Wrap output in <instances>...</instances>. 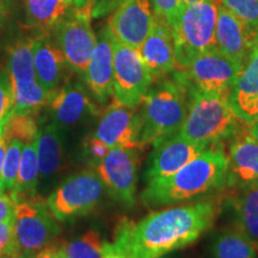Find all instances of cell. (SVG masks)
Segmentation results:
<instances>
[{"instance_id": "40", "label": "cell", "mask_w": 258, "mask_h": 258, "mask_svg": "<svg viewBox=\"0 0 258 258\" xmlns=\"http://www.w3.org/2000/svg\"><path fill=\"white\" fill-rule=\"evenodd\" d=\"M8 141L3 135L0 138V178H2V172H3V166H4V160H5V154H6V148H8Z\"/></svg>"}, {"instance_id": "7", "label": "cell", "mask_w": 258, "mask_h": 258, "mask_svg": "<svg viewBox=\"0 0 258 258\" xmlns=\"http://www.w3.org/2000/svg\"><path fill=\"white\" fill-rule=\"evenodd\" d=\"M243 67L220 50L212 49L196 56L188 66L177 71L191 92L227 97Z\"/></svg>"}, {"instance_id": "1", "label": "cell", "mask_w": 258, "mask_h": 258, "mask_svg": "<svg viewBox=\"0 0 258 258\" xmlns=\"http://www.w3.org/2000/svg\"><path fill=\"white\" fill-rule=\"evenodd\" d=\"M221 201L207 199L153 212L140 221H124L112 251L129 258H160L199 239L214 225Z\"/></svg>"}, {"instance_id": "29", "label": "cell", "mask_w": 258, "mask_h": 258, "mask_svg": "<svg viewBox=\"0 0 258 258\" xmlns=\"http://www.w3.org/2000/svg\"><path fill=\"white\" fill-rule=\"evenodd\" d=\"M38 123L36 114H12L4 129L6 141L17 139L24 145L34 143L38 138Z\"/></svg>"}, {"instance_id": "30", "label": "cell", "mask_w": 258, "mask_h": 258, "mask_svg": "<svg viewBox=\"0 0 258 258\" xmlns=\"http://www.w3.org/2000/svg\"><path fill=\"white\" fill-rule=\"evenodd\" d=\"M24 144L17 139L9 140L8 148H6L4 166H3L2 178H0V190L10 194L15 188L17 180L19 165H21L22 151Z\"/></svg>"}, {"instance_id": "42", "label": "cell", "mask_w": 258, "mask_h": 258, "mask_svg": "<svg viewBox=\"0 0 258 258\" xmlns=\"http://www.w3.org/2000/svg\"><path fill=\"white\" fill-rule=\"evenodd\" d=\"M104 258H129V257L123 256V254H120V253L114 252V251H112V252H110L109 254H106Z\"/></svg>"}, {"instance_id": "44", "label": "cell", "mask_w": 258, "mask_h": 258, "mask_svg": "<svg viewBox=\"0 0 258 258\" xmlns=\"http://www.w3.org/2000/svg\"><path fill=\"white\" fill-rule=\"evenodd\" d=\"M256 120H258V101L256 103V106H254V111H253V121H256Z\"/></svg>"}, {"instance_id": "10", "label": "cell", "mask_w": 258, "mask_h": 258, "mask_svg": "<svg viewBox=\"0 0 258 258\" xmlns=\"http://www.w3.org/2000/svg\"><path fill=\"white\" fill-rule=\"evenodd\" d=\"M55 42L62 51L69 69L84 76L97 43L91 25V14L73 10L56 25Z\"/></svg>"}, {"instance_id": "13", "label": "cell", "mask_w": 258, "mask_h": 258, "mask_svg": "<svg viewBox=\"0 0 258 258\" xmlns=\"http://www.w3.org/2000/svg\"><path fill=\"white\" fill-rule=\"evenodd\" d=\"M141 115L138 106H128L114 102L103 112L95 133L96 138L109 147H140L139 135Z\"/></svg>"}, {"instance_id": "15", "label": "cell", "mask_w": 258, "mask_h": 258, "mask_svg": "<svg viewBox=\"0 0 258 258\" xmlns=\"http://www.w3.org/2000/svg\"><path fill=\"white\" fill-rule=\"evenodd\" d=\"M138 50L152 74L153 82L177 70L172 28L157 14L150 34Z\"/></svg>"}, {"instance_id": "28", "label": "cell", "mask_w": 258, "mask_h": 258, "mask_svg": "<svg viewBox=\"0 0 258 258\" xmlns=\"http://www.w3.org/2000/svg\"><path fill=\"white\" fill-rule=\"evenodd\" d=\"M63 258H104L112 252L111 244L105 243L98 232L89 231L69 243L61 244Z\"/></svg>"}, {"instance_id": "37", "label": "cell", "mask_w": 258, "mask_h": 258, "mask_svg": "<svg viewBox=\"0 0 258 258\" xmlns=\"http://www.w3.org/2000/svg\"><path fill=\"white\" fill-rule=\"evenodd\" d=\"M32 258H63L61 245L51 241V243L46 245L43 249L38 251L37 253H35Z\"/></svg>"}, {"instance_id": "19", "label": "cell", "mask_w": 258, "mask_h": 258, "mask_svg": "<svg viewBox=\"0 0 258 258\" xmlns=\"http://www.w3.org/2000/svg\"><path fill=\"white\" fill-rule=\"evenodd\" d=\"M54 123L62 127L77 124L88 115H97L98 109L80 83L64 80L49 102Z\"/></svg>"}, {"instance_id": "20", "label": "cell", "mask_w": 258, "mask_h": 258, "mask_svg": "<svg viewBox=\"0 0 258 258\" xmlns=\"http://www.w3.org/2000/svg\"><path fill=\"white\" fill-rule=\"evenodd\" d=\"M258 101V32L252 53L241 69L232 86L228 102L235 116L241 122L250 123L253 121V111Z\"/></svg>"}, {"instance_id": "32", "label": "cell", "mask_w": 258, "mask_h": 258, "mask_svg": "<svg viewBox=\"0 0 258 258\" xmlns=\"http://www.w3.org/2000/svg\"><path fill=\"white\" fill-rule=\"evenodd\" d=\"M14 108V89L9 73L0 71V135H4L5 125Z\"/></svg>"}, {"instance_id": "21", "label": "cell", "mask_w": 258, "mask_h": 258, "mask_svg": "<svg viewBox=\"0 0 258 258\" xmlns=\"http://www.w3.org/2000/svg\"><path fill=\"white\" fill-rule=\"evenodd\" d=\"M34 67L38 83L47 91L55 92L64 82L69 66L56 42L47 34L34 40Z\"/></svg>"}, {"instance_id": "41", "label": "cell", "mask_w": 258, "mask_h": 258, "mask_svg": "<svg viewBox=\"0 0 258 258\" xmlns=\"http://www.w3.org/2000/svg\"><path fill=\"white\" fill-rule=\"evenodd\" d=\"M246 129L250 137L258 143V120L251 122V123H246Z\"/></svg>"}, {"instance_id": "26", "label": "cell", "mask_w": 258, "mask_h": 258, "mask_svg": "<svg viewBox=\"0 0 258 258\" xmlns=\"http://www.w3.org/2000/svg\"><path fill=\"white\" fill-rule=\"evenodd\" d=\"M233 200L237 226L258 250V182L240 188Z\"/></svg>"}, {"instance_id": "22", "label": "cell", "mask_w": 258, "mask_h": 258, "mask_svg": "<svg viewBox=\"0 0 258 258\" xmlns=\"http://www.w3.org/2000/svg\"><path fill=\"white\" fill-rule=\"evenodd\" d=\"M24 4L25 21L29 27L48 31L69 15V0H22Z\"/></svg>"}, {"instance_id": "34", "label": "cell", "mask_w": 258, "mask_h": 258, "mask_svg": "<svg viewBox=\"0 0 258 258\" xmlns=\"http://www.w3.org/2000/svg\"><path fill=\"white\" fill-rule=\"evenodd\" d=\"M110 151V147L106 145L101 139L91 135L84 143V158L92 165H98L103 158Z\"/></svg>"}, {"instance_id": "5", "label": "cell", "mask_w": 258, "mask_h": 258, "mask_svg": "<svg viewBox=\"0 0 258 258\" xmlns=\"http://www.w3.org/2000/svg\"><path fill=\"white\" fill-rule=\"evenodd\" d=\"M218 4V0H202L183 5L172 27L177 71L188 66L196 56L218 48L215 41Z\"/></svg>"}, {"instance_id": "24", "label": "cell", "mask_w": 258, "mask_h": 258, "mask_svg": "<svg viewBox=\"0 0 258 258\" xmlns=\"http://www.w3.org/2000/svg\"><path fill=\"white\" fill-rule=\"evenodd\" d=\"M12 86L38 82L34 67V40L16 41L8 49V71Z\"/></svg>"}, {"instance_id": "12", "label": "cell", "mask_w": 258, "mask_h": 258, "mask_svg": "<svg viewBox=\"0 0 258 258\" xmlns=\"http://www.w3.org/2000/svg\"><path fill=\"white\" fill-rule=\"evenodd\" d=\"M154 19L156 11L151 0H121L108 27L116 40L139 49L150 34Z\"/></svg>"}, {"instance_id": "23", "label": "cell", "mask_w": 258, "mask_h": 258, "mask_svg": "<svg viewBox=\"0 0 258 258\" xmlns=\"http://www.w3.org/2000/svg\"><path fill=\"white\" fill-rule=\"evenodd\" d=\"M38 160H37V139L31 144L24 145L22 151L21 165L15 188L10 192L15 203L37 199L38 182Z\"/></svg>"}, {"instance_id": "14", "label": "cell", "mask_w": 258, "mask_h": 258, "mask_svg": "<svg viewBox=\"0 0 258 258\" xmlns=\"http://www.w3.org/2000/svg\"><path fill=\"white\" fill-rule=\"evenodd\" d=\"M256 35L249 25L219 2L215 41L222 54L244 67L252 53Z\"/></svg>"}, {"instance_id": "27", "label": "cell", "mask_w": 258, "mask_h": 258, "mask_svg": "<svg viewBox=\"0 0 258 258\" xmlns=\"http://www.w3.org/2000/svg\"><path fill=\"white\" fill-rule=\"evenodd\" d=\"M257 247L237 225L225 228L215 238L211 258H256Z\"/></svg>"}, {"instance_id": "4", "label": "cell", "mask_w": 258, "mask_h": 258, "mask_svg": "<svg viewBox=\"0 0 258 258\" xmlns=\"http://www.w3.org/2000/svg\"><path fill=\"white\" fill-rule=\"evenodd\" d=\"M240 122L227 97L191 91L188 114L177 134L190 143L209 147L233 137Z\"/></svg>"}, {"instance_id": "31", "label": "cell", "mask_w": 258, "mask_h": 258, "mask_svg": "<svg viewBox=\"0 0 258 258\" xmlns=\"http://www.w3.org/2000/svg\"><path fill=\"white\" fill-rule=\"evenodd\" d=\"M232 14L258 32V0H219Z\"/></svg>"}, {"instance_id": "16", "label": "cell", "mask_w": 258, "mask_h": 258, "mask_svg": "<svg viewBox=\"0 0 258 258\" xmlns=\"http://www.w3.org/2000/svg\"><path fill=\"white\" fill-rule=\"evenodd\" d=\"M153 146L154 152L151 154L146 171L147 182L172 176L202 151L208 148L186 141L178 134L157 141Z\"/></svg>"}, {"instance_id": "38", "label": "cell", "mask_w": 258, "mask_h": 258, "mask_svg": "<svg viewBox=\"0 0 258 258\" xmlns=\"http://www.w3.org/2000/svg\"><path fill=\"white\" fill-rule=\"evenodd\" d=\"M71 8L77 11L88 12L92 15V9L95 5V0H69Z\"/></svg>"}, {"instance_id": "36", "label": "cell", "mask_w": 258, "mask_h": 258, "mask_svg": "<svg viewBox=\"0 0 258 258\" xmlns=\"http://www.w3.org/2000/svg\"><path fill=\"white\" fill-rule=\"evenodd\" d=\"M16 203L11 195L0 190V222L15 215Z\"/></svg>"}, {"instance_id": "8", "label": "cell", "mask_w": 258, "mask_h": 258, "mask_svg": "<svg viewBox=\"0 0 258 258\" xmlns=\"http://www.w3.org/2000/svg\"><path fill=\"white\" fill-rule=\"evenodd\" d=\"M60 233V226L47 203L40 199L16 203L15 234L19 252L32 258Z\"/></svg>"}, {"instance_id": "43", "label": "cell", "mask_w": 258, "mask_h": 258, "mask_svg": "<svg viewBox=\"0 0 258 258\" xmlns=\"http://www.w3.org/2000/svg\"><path fill=\"white\" fill-rule=\"evenodd\" d=\"M199 2H202V0H182V4L183 5H191V4H195V3H199Z\"/></svg>"}, {"instance_id": "33", "label": "cell", "mask_w": 258, "mask_h": 258, "mask_svg": "<svg viewBox=\"0 0 258 258\" xmlns=\"http://www.w3.org/2000/svg\"><path fill=\"white\" fill-rule=\"evenodd\" d=\"M19 252L15 234V215L0 222V258L14 257Z\"/></svg>"}, {"instance_id": "3", "label": "cell", "mask_w": 258, "mask_h": 258, "mask_svg": "<svg viewBox=\"0 0 258 258\" xmlns=\"http://www.w3.org/2000/svg\"><path fill=\"white\" fill-rule=\"evenodd\" d=\"M190 92L173 72L172 78L158 79L141 102L139 145L146 146L177 134L188 114Z\"/></svg>"}, {"instance_id": "18", "label": "cell", "mask_w": 258, "mask_h": 258, "mask_svg": "<svg viewBox=\"0 0 258 258\" xmlns=\"http://www.w3.org/2000/svg\"><path fill=\"white\" fill-rule=\"evenodd\" d=\"M258 182V143L247 133L246 123L239 125L230 145L227 186L240 189Z\"/></svg>"}, {"instance_id": "2", "label": "cell", "mask_w": 258, "mask_h": 258, "mask_svg": "<svg viewBox=\"0 0 258 258\" xmlns=\"http://www.w3.org/2000/svg\"><path fill=\"white\" fill-rule=\"evenodd\" d=\"M228 156L224 147H208L172 176L151 180L141 200L147 207L188 202L227 184Z\"/></svg>"}, {"instance_id": "17", "label": "cell", "mask_w": 258, "mask_h": 258, "mask_svg": "<svg viewBox=\"0 0 258 258\" xmlns=\"http://www.w3.org/2000/svg\"><path fill=\"white\" fill-rule=\"evenodd\" d=\"M90 91L99 103L114 93V35L108 25L99 31L97 43L84 74Z\"/></svg>"}, {"instance_id": "45", "label": "cell", "mask_w": 258, "mask_h": 258, "mask_svg": "<svg viewBox=\"0 0 258 258\" xmlns=\"http://www.w3.org/2000/svg\"><path fill=\"white\" fill-rule=\"evenodd\" d=\"M6 258H29V257L24 256V254H17V256H14V257H6Z\"/></svg>"}, {"instance_id": "25", "label": "cell", "mask_w": 258, "mask_h": 258, "mask_svg": "<svg viewBox=\"0 0 258 258\" xmlns=\"http://www.w3.org/2000/svg\"><path fill=\"white\" fill-rule=\"evenodd\" d=\"M62 157V132L54 122L41 129L37 138L38 172L42 177L51 176L59 170Z\"/></svg>"}, {"instance_id": "39", "label": "cell", "mask_w": 258, "mask_h": 258, "mask_svg": "<svg viewBox=\"0 0 258 258\" xmlns=\"http://www.w3.org/2000/svg\"><path fill=\"white\" fill-rule=\"evenodd\" d=\"M9 18V8L5 0H0V29L6 24Z\"/></svg>"}, {"instance_id": "11", "label": "cell", "mask_w": 258, "mask_h": 258, "mask_svg": "<svg viewBox=\"0 0 258 258\" xmlns=\"http://www.w3.org/2000/svg\"><path fill=\"white\" fill-rule=\"evenodd\" d=\"M139 153L135 147H112L97 165V173L114 198L132 207L135 203Z\"/></svg>"}, {"instance_id": "35", "label": "cell", "mask_w": 258, "mask_h": 258, "mask_svg": "<svg viewBox=\"0 0 258 258\" xmlns=\"http://www.w3.org/2000/svg\"><path fill=\"white\" fill-rule=\"evenodd\" d=\"M151 3L156 14L165 19L172 28L182 11V0H151Z\"/></svg>"}, {"instance_id": "6", "label": "cell", "mask_w": 258, "mask_h": 258, "mask_svg": "<svg viewBox=\"0 0 258 258\" xmlns=\"http://www.w3.org/2000/svg\"><path fill=\"white\" fill-rule=\"evenodd\" d=\"M104 183L92 170L70 176L46 200L47 207L59 221L88 215L99 205L104 194Z\"/></svg>"}, {"instance_id": "9", "label": "cell", "mask_w": 258, "mask_h": 258, "mask_svg": "<svg viewBox=\"0 0 258 258\" xmlns=\"http://www.w3.org/2000/svg\"><path fill=\"white\" fill-rule=\"evenodd\" d=\"M153 78L147 64L135 48L114 37V99L128 106H139Z\"/></svg>"}]
</instances>
